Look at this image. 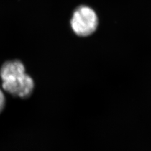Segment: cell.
Listing matches in <instances>:
<instances>
[{
	"label": "cell",
	"instance_id": "cell-1",
	"mask_svg": "<svg viewBox=\"0 0 151 151\" xmlns=\"http://www.w3.org/2000/svg\"><path fill=\"white\" fill-rule=\"evenodd\" d=\"M2 87L14 96L29 97L34 89L33 79L25 72V68L20 60H9L4 63L0 69Z\"/></svg>",
	"mask_w": 151,
	"mask_h": 151
},
{
	"label": "cell",
	"instance_id": "cell-3",
	"mask_svg": "<svg viewBox=\"0 0 151 151\" xmlns=\"http://www.w3.org/2000/svg\"><path fill=\"white\" fill-rule=\"evenodd\" d=\"M4 105H5V96L1 89H0V113L4 109Z\"/></svg>",
	"mask_w": 151,
	"mask_h": 151
},
{
	"label": "cell",
	"instance_id": "cell-2",
	"mask_svg": "<svg viewBox=\"0 0 151 151\" xmlns=\"http://www.w3.org/2000/svg\"><path fill=\"white\" fill-rule=\"evenodd\" d=\"M70 25L76 34L87 37L95 32L98 25L96 12L87 6H81L74 11L70 20Z\"/></svg>",
	"mask_w": 151,
	"mask_h": 151
}]
</instances>
